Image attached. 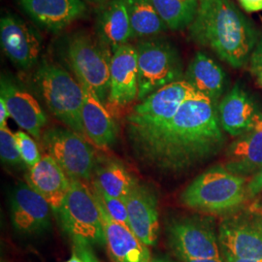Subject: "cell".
Listing matches in <instances>:
<instances>
[{
	"label": "cell",
	"instance_id": "cell-1",
	"mask_svg": "<svg viewBox=\"0 0 262 262\" xmlns=\"http://www.w3.org/2000/svg\"><path fill=\"white\" fill-rule=\"evenodd\" d=\"M214 102L195 94L180 107L172 120L159 127L127 129L138 159L150 166L180 171L215 156L224 134Z\"/></svg>",
	"mask_w": 262,
	"mask_h": 262
},
{
	"label": "cell",
	"instance_id": "cell-2",
	"mask_svg": "<svg viewBox=\"0 0 262 262\" xmlns=\"http://www.w3.org/2000/svg\"><path fill=\"white\" fill-rule=\"evenodd\" d=\"M190 38L211 49L229 66L243 67L253 52L256 33L230 0H199Z\"/></svg>",
	"mask_w": 262,
	"mask_h": 262
},
{
	"label": "cell",
	"instance_id": "cell-3",
	"mask_svg": "<svg viewBox=\"0 0 262 262\" xmlns=\"http://www.w3.org/2000/svg\"><path fill=\"white\" fill-rule=\"evenodd\" d=\"M33 84L48 109L69 129L84 135L82 122L84 90L80 82L60 66L43 62L33 74Z\"/></svg>",
	"mask_w": 262,
	"mask_h": 262
},
{
	"label": "cell",
	"instance_id": "cell-4",
	"mask_svg": "<svg viewBox=\"0 0 262 262\" xmlns=\"http://www.w3.org/2000/svg\"><path fill=\"white\" fill-rule=\"evenodd\" d=\"M247 195L245 179L224 167L209 169L193 180L181 195L185 206L197 211L223 214L240 206Z\"/></svg>",
	"mask_w": 262,
	"mask_h": 262
},
{
	"label": "cell",
	"instance_id": "cell-5",
	"mask_svg": "<svg viewBox=\"0 0 262 262\" xmlns=\"http://www.w3.org/2000/svg\"><path fill=\"white\" fill-rule=\"evenodd\" d=\"M112 51L84 31L71 34L66 42V60L80 84L102 102L108 100Z\"/></svg>",
	"mask_w": 262,
	"mask_h": 262
},
{
	"label": "cell",
	"instance_id": "cell-6",
	"mask_svg": "<svg viewBox=\"0 0 262 262\" xmlns=\"http://www.w3.org/2000/svg\"><path fill=\"white\" fill-rule=\"evenodd\" d=\"M70 187L58 210L62 228L73 245H106L103 224L96 198L80 180L70 179Z\"/></svg>",
	"mask_w": 262,
	"mask_h": 262
},
{
	"label": "cell",
	"instance_id": "cell-7",
	"mask_svg": "<svg viewBox=\"0 0 262 262\" xmlns=\"http://www.w3.org/2000/svg\"><path fill=\"white\" fill-rule=\"evenodd\" d=\"M138 58V98L183 80V67L176 48L162 39H143L136 46Z\"/></svg>",
	"mask_w": 262,
	"mask_h": 262
},
{
	"label": "cell",
	"instance_id": "cell-8",
	"mask_svg": "<svg viewBox=\"0 0 262 262\" xmlns=\"http://www.w3.org/2000/svg\"><path fill=\"white\" fill-rule=\"evenodd\" d=\"M197 94L185 79L159 89L133 108L127 117V129H149L165 124L184 102Z\"/></svg>",
	"mask_w": 262,
	"mask_h": 262
},
{
	"label": "cell",
	"instance_id": "cell-9",
	"mask_svg": "<svg viewBox=\"0 0 262 262\" xmlns=\"http://www.w3.org/2000/svg\"><path fill=\"white\" fill-rule=\"evenodd\" d=\"M43 143L56 163L70 179L92 177L95 169L93 148L82 134L67 128H50L43 134Z\"/></svg>",
	"mask_w": 262,
	"mask_h": 262
},
{
	"label": "cell",
	"instance_id": "cell-10",
	"mask_svg": "<svg viewBox=\"0 0 262 262\" xmlns=\"http://www.w3.org/2000/svg\"><path fill=\"white\" fill-rule=\"evenodd\" d=\"M221 251L237 257L262 260V214L247 211L231 215L220 225Z\"/></svg>",
	"mask_w": 262,
	"mask_h": 262
},
{
	"label": "cell",
	"instance_id": "cell-11",
	"mask_svg": "<svg viewBox=\"0 0 262 262\" xmlns=\"http://www.w3.org/2000/svg\"><path fill=\"white\" fill-rule=\"evenodd\" d=\"M0 43L10 61L23 70L37 64L43 48L37 30L11 13L0 19Z\"/></svg>",
	"mask_w": 262,
	"mask_h": 262
},
{
	"label": "cell",
	"instance_id": "cell-12",
	"mask_svg": "<svg viewBox=\"0 0 262 262\" xmlns=\"http://www.w3.org/2000/svg\"><path fill=\"white\" fill-rule=\"evenodd\" d=\"M168 242L182 259L222 258L219 239L209 225L194 220H180L168 226Z\"/></svg>",
	"mask_w": 262,
	"mask_h": 262
},
{
	"label": "cell",
	"instance_id": "cell-13",
	"mask_svg": "<svg viewBox=\"0 0 262 262\" xmlns=\"http://www.w3.org/2000/svg\"><path fill=\"white\" fill-rule=\"evenodd\" d=\"M47 201L28 184H19L11 198V221L20 233L43 232L51 226V211Z\"/></svg>",
	"mask_w": 262,
	"mask_h": 262
},
{
	"label": "cell",
	"instance_id": "cell-14",
	"mask_svg": "<svg viewBox=\"0 0 262 262\" xmlns=\"http://www.w3.org/2000/svg\"><path fill=\"white\" fill-rule=\"evenodd\" d=\"M0 98L8 108L10 118L35 138H40L47 123V115L37 99L21 85L6 76L1 77Z\"/></svg>",
	"mask_w": 262,
	"mask_h": 262
},
{
	"label": "cell",
	"instance_id": "cell-15",
	"mask_svg": "<svg viewBox=\"0 0 262 262\" xmlns=\"http://www.w3.org/2000/svg\"><path fill=\"white\" fill-rule=\"evenodd\" d=\"M19 7L40 28L59 32L77 19L84 18V0H17Z\"/></svg>",
	"mask_w": 262,
	"mask_h": 262
},
{
	"label": "cell",
	"instance_id": "cell-16",
	"mask_svg": "<svg viewBox=\"0 0 262 262\" xmlns=\"http://www.w3.org/2000/svg\"><path fill=\"white\" fill-rule=\"evenodd\" d=\"M138 98V58L136 48L123 45L113 53L108 102L125 106Z\"/></svg>",
	"mask_w": 262,
	"mask_h": 262
},
{
	"label": "cell",
	"instance_id": "cell-17",
	"mask_svg": "<svg viewBox=\"0 0 262 262\" xmlns=\"http://www.w3.org/2000/svg\"><path fill=\"white\" fill-rule=\"evenodd\" d=\"M124 201L132 232L147 247L156 246L159 231L156 194L150 187L137 184Z\"/></svg>",
	"mask_w": 262,
	"mask_h": 262
},
{
	"label": "cell",
	"instance_id": "cell-18",
	"mask_svg": "<svg viewBox=\"0 0 262 262\" xmlns=\"http://www.w3.org/2000/svg\"><path fill=\"white\" fill-rule=\"evenodd\" d=\"M101 215L106 247L113 262H150V251L129 227L117 223L108 215L99 197L94 193Z\"/></svg>",
	"mask_w": 262,
	"mask_h": 262
},
{
	"label": "cell",
	"instance_id": "cell-19",
	"mask_svg": "<svg viewBox=\"0 0 262 262\" xmlns=\"http://www.w3.org/2000/svg\"><path fill=\"white\" fill-rule=\"evenodd\" d=\"M217 115L222 127L232 136L254 130L262 118L253 99L238 84L222 100Z\"/></svg>",
	"mask_w": 262,
	"mask_h": 262
},
{
	"label": "cell",
	"instance_id": "cell-20",
	"mask_svg": "<svg viewBox=\"0 0 262 262\" xmlns=\"http://www.w3.org/2000/svg\"><path fill=\"white\" fill-rule=\"evenodd\" d=\"M27 184L43 197L53 211L58 212L70 187L71 180L50 155H45L26 175Z\"/></svg>",
	"mask_w": 262,
	"mask_h": 262
},
{
	"label": "cell",
	"instance_id": "cell-21",
	"mask_svg": "<svg viewBox=\"0 0 262 262\" xmlns=\"http://www.w3.org/2000/svg\"><path fill=\"white\" fill-rule=\"evenodd\" d=\"M95 29L97 38L112 53L132 39L130 19L125 0H108L99 10Z\"/></svg>",
	"mask_w": 262,
	"mask_h": 262
},
{
	"label": "cell",
	"instance_id": "cell-22",
	"mask_svg": "<svg viewBox=\"0 0 262 262\" xmlns=\"http://www.w3.org/2000/svg\"><path fill=\"white\" fill-rule=\"evenodd\" d=\"M84 103L82 108V122L84 135L98 147L112 145L117 136V125L104 103L84 85Z\"/></svg>",
	"mask_w": 262,
	"mask_h": 262
},
{
	"label": "cell",
	"instance_id": "cell-23",
	"mask_svg": "<svg viewBox=\"0 0 262 262\" xmlns=\"http://www.w3.org/2000/svg\"><path fill=\"white\" fill-rule=\"evenodd\" d=\"M225 168L236 176L256 174L262 169V131L253 130L234 141L227 150Z\"/></svg>",
	"mask_w": 262,
	"mask_h": 262
},
{
	"label": "cell",
	"instance_id": "cell-24",
	"mask_svg": "<svg viewBox=\"0 0 262 262\" xmlns=\"http://www.w3.org/2000/svg\"><path fill=\"white\" fill-rule=\"evenodd\" d=\"M185 80L199 94L215 102L224 92L225 74L210 56L197 52L187 67Z\"/></svg>",
	"mask_w": 262,
	"mask_h": 262
},
{
	"label": "cell",
	"instance_id": "cell-25",
	"mask_svg": "<svg viewBox=\"0 0 262 262\" xmlns=\"http://www.w3.org/2000/svg\"><path fill=\"white\" fill-rule=\"evenodd\" d=\"M94 187L110 196L125 200L137 181L124 165L110 161L94 169Z\"/></svg>",
	"mask_w": 262,
	"mask_h": 262
},
{
	"label": "cell",
	"instance_id": "cell-26",
	"mask_svg": "<svg viewBox=\"0 0 262 262\" xmlns=\"http://www.w3.org/2000/svg\"><path fill=\"white\" fill-rule=\"evenodd\" d=\"M130 19L132 39L155 37L168 29L148 0H125Z\"/></svg>",
	"mask_w": 262,
	"mask_h": 262
},
{
	"label": "cell",
	"instance_id": "cell-27",
	"mask_svg": "<svg viewBox=\"0 0 262 262\" xmlns=\"http://www.w3.org/2000/svg\"><path fill=\"white\" fill-rule=\"evenodd\" d=\"M168 29L189 28L196 17L199 0H148Z\"/></svg>",
	"mask_w": 262,
	"mask_h": 262
},
{
	"label": "cell",
	"instance_id": "cell-28",
	"mask_svg": "<svg viewBox=\"0 0 262 262\" xmlns=\"http://www.w3.org/2000/svg\"><path fill=\"white\" fill-rule=\"evenodd\" d=\"M0 157L2 162L10 166H18L24 163L15 133H12L7 126L0 128Z\"/></svg>",
	"mask_w": 262,
	"mask_h": 262
},
{
	"label": "cell",
	"instance_id": "cell-29",
	"mask_svg": "<svg viewBox=\"0 0 262 262\" xmlns=\"http://www.w3.org/2000/svg\"><path fill=\"white\" fill-rule=\"evenodd\" d=\"M94 192L97 196L99 197L108 215H110L114 221L129 227L128 213H127V208H126L124 200L110 196L104 192L99 191L96 188H94Z\"/></svg>",
	"mask_w": 262,
	"mask_h": 262
},
{
	"label": "cell",
	"instance_id": "cell-30",
	"mask_svg": "<svg viewBox=\"0 0 262 262\" xmlns=\"http://www.w3.org/2000/svg\"><path fill=\"white\" fill-rule=\"evenodd\" d=\"M15 138L25 164L28 168H32L42 159L36 143L24 131H17Z\"/></svg>",
	"mask_w": 262,
	"mask_h": 262
},
{
	"label": "cell",
	"instance_id": "cell-31",
	"mask_svg": "<svg viewBox=\"0 0 262 262\" xmlns=\"http://www.w3.org/2000/svg\"><path fill=\"white\" fill-rule=\"evenodd\" d=\"M85 245H73V251L81 257L83 262H100L92 249Z\"/></svg>",
	"mask_w": 262,
	"mask_h": 262
},
{
	"label": "cell",
	"instance_id": "cell-32",
	"mask_svg": "<svg viewBox=\"0 0 262 262\" xmlns=\"http://www.w3.org/2000/svg\"><path fill=\"white\" fill-rule=\"evenodd\" d=\"M247 195L250 197L255 196L262 193V169L253 175V178L246 187Z\"/></svg>",
	"mask_w": 262,
	"mask_h": 262
},
{
	"label": "cell",
	"instance_id": "cell-33",
	"mask_svg": "<svg viewBox=\"0 0 262 262\" xmlns=\"http://www.w3.org/2000/svg\"><path fill=\"white\" fill-rule=\"evenodd\" d=\"M251 70L254 74L262 71V38L251 56Z\"/></svg>",
	"mask_w": 262,
	"mask_h": 262
},
{
	"label": "cell",
	"instance_id": "cell-34",
	"mask_svg": "<svg viewBox=\"0 0 262 262\" xmlns=\"http://www.w3.org/2000/svg\"><path fill=\"white\" fill-rule=\"evenodd\" d=\"M242 8L249 13L262 11V0H239Z\"/></svg>",
	"mask_w": 262,
	"mask_h": 262
},
{
	"label": "cell",
	"instance_id": "cell-35",
	"mask_svg": "<svg viewBox=\"0 0 262 262\" xmlns=\"http://www.w3.org/2000/svg\"><path fill=\"white\" fill-rule=\"evenodd\" d=\"M9 118V111L5 101L2 98H0V128L7 126V120Z\"/></svg>",
	"mask_w": 262,
	"mask_h": 262
},
{
	"label": "cell",
	"instance_id": "cell-36",
	"mask_svg": "<svg viewBox=\"0 0 262 262\" xmlns=\"http://www.w3.org/2000/svg\"><path fill=\"white\" fill-rule=\"evenodd\" d=\"M222 257L225 262H262L260 259H252V258H242L237 257L230 253L222 252Z\"/></svg>",
	"mask_w": 262,
	"mask_h": 262
},
{
	"label": "cell",
	"instance_id": "cell-37",
	"mask_svg": "<svg viewBox=\"0 0 262 262\" xmlns=\"http://www.w3.org/2000/svg\"><path fill=\"white\" fill-rule=\"evenodd\" d=\"M182 262H225L222 258H207V259H182Z\"/></svg>",
	"mask_w": 262,
	"mask_h": 262
},
{
	"label": "cell",
	"instance_id": "cell-38",
	"mask_svg": "<svg viewBox=\"0 0 262 262\" xmlns=\"http://www.w3.org/2000/svg\"><path fill=\"white\" fill-rule=\"evenodd\" d=\"M150 262H175L172 259H170L168 257H164V256H154L151 257Z\"/></svg>",
	"mask_w": 262,
	"mask_h": 262
},
{
	"label": "cell",
	"instance_id": "cell-39",
	"mask_svg": "<svg viewBox=\"0 0 262 262\" xmlns=\"http://www.w3.org/2000/svg\"><path fill=\"white\" fill-rule=\"evenodd\" d=\"M66 262H83V260L81 259V257L77 254V253L73 251L71 257H70V258H69V259H68Z\"/></svg>",
	"mask_w": 262,
	"mask_h": 262
},
{
	"label": "cell",
	"instance_id": "cell-40",
	"mask_svg": "<svg viewBox=\"0 0 262 262\" xmlns=\"http://www.w3.org/2000/svg\"><path fill=\"white\" fill-rule=\"evenodd\" d=\"M85 1H89L91 3H94V4H103L106 1L108 0H85Z\"/></svg>",
	"mask_w": 262,
	"mask_h": 262
},
{
	"label": "cell",
	"instance_id": "cell-41",
	"mask_svg": "<svg viewBox=\"0 0 262 262\" xmlns=\"http://www.w3.org/2000/svg\"><path fill=\"white\" fill-rule=\"evenodd\" d=\"M254 130L255 131H262V118L260 119V121L257 122V124H256V126H255V128H254Z\"/></svg>",
	"mask_w": 262,
	"mask_h": 262
},
{
	"label": "cell",
	"instance_id": "cell-42",
	"mask_svg": "<svg viewBox=\"0 0 262 262\" xmlns=\"http://www.w3.org/2000/svg\"><path fill=\"white\" fill-rule=\"evenodd\" d=\"M256 77H257V82H258V84H260L262 86V71L261 72H259V73H257V74H255Z\"/></svg>",
	"mask_w": 262,
	"mask_h": 262
}]
</instances>
